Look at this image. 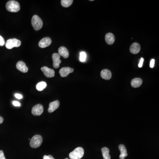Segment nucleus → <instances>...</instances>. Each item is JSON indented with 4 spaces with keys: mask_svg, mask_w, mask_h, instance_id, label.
Segmentation results:
<instances>
[{
    "mask_svg": "<svg viewBox=\"0 0 159 159\" xmlns=\"http://www.w3.org/2000/svg\"><path fill=\"white\" fill-rule=\"evenodd\" d=\"M6 8L8 11L12 12H16L20 11V7L19 2L16 1H9L6 5Z\"/></svg>",
    "mask_w": 159,
    "mask_h": 159,
    "instance_id": "obj_1",
    "label": "nucleus"
},
{
    "mask_svg": "<svg viewBox=\"0 0 159 159\" xmlns=\"http://www.w3.org/2000/svg\"><path fill=\"white\" fill-rule=\"evenodd\" d=\"M84 155V150L81 147H78L69 154L71 159H81Z\"/></svg>",
    "mask_w": 159,
    "mask_h": 159,
    "instance_id": "obj_2",
    "label": "nucleus"
},
{
    "mask_svg": "<svg viewBox=\"0 0 159 159\" xmlns=\"http://www.w3.org/2000/svg\"><path fill=\"white\" fill-rule=\"evenodd\" d=\"M43 142V138L39 135H35L30 140V145L32 148H37L41 146Z\"/></svg>",
    "mask_w": 159,
    "mask_h": 159,
    "instance_id": "obj_3",
    "label": "nucleus"
},
{
    "mask_svg": "<svg viewBox=\"0 0 159 159\" xmlns=\"http://www.w3.org/2000/svg\"><path fill=\"white\" fill-rule=\"evenodd\" d=\"M32 25L36 31L40 30L43 26V22L41 18L37 15H34L32 19Z\"/></svg>",
    "mask_w": 159,
    "mask_h": 159,
    "instance_id": "obj_4",
    "label": "nucleus"
},
{
    "mask_svg": "<svg viewBox=\"0 0 159 159\" xmlns=\"http://www.w3.org/2000/svg\"><path fill=\"white\" fill-rule=\"evenodd\" d=\"M21 41L16 39H9L6 42V48L8 49H12L14 47H18L21 45Z\"/></svg>",
    "mask_w": 159,
    "mask_h": 159,
    "instance_id": "obj_5",
    "label": "nucleus"
},
{
    "mask_svg": "<svg viewBox=\"0 0 159 159\" xmlns=\"http://www.w3.org/2000/svg\"><path fill=\"white\" fill-rule=\"evenodd\" d=\"M43 112V107L42 105L38 104L33 106L32 109V113L34 115L39 116Z\"/></svg>",
    "mask_w": 159,
    "mask_h": 159,
    "instance_id": "obj_6",
    "label": "nucleus"
},
{
    "mask_svg": "<svg viewBox=\"0 0 159 159\" xmlns=\"http://www.w3.org/2000/svg\"><path fill=\"white\" fill-rule=\"evenodd\" d=\"M60 57L58 53H54L52 56V58L53 61V66L55 68L57 69L60 66V64L61 63V60H60Z\"/></svg>",
    "mask_w": 159,
    "mask_h": 159,
    "instance_id": "obj_7",
    "label": "nucleus"
},
{
    "mask_svg": "<svg viewBox=\"0 0 159 159\" xmlns=\"http://www.w3.org/2000/svg\"><path fill=\"white\" fill-rule=\"evenodd\" d=\"M41 70L43 71L44 74L47 78H53L55 75V71L54 70L50 69L47 66H44L41 68Z\"/></svg>",
    "mask_w": 159,
    "mask_h": 159,
    "instance_id": "obj_8",
    "label": "nucleus"
},
{
    "mask_svg": "<svg viewBox=\"0 0 159 159\" xmlns=\"http://www.w3.org/2000/svg\"><path fill=\"white\" fill-rule=\"evenodd\" d=\"M51 39L49 37H45L43 38L39 43V47L42 48H44L49 47L51 43Z\"/></svg>",
    "mask_w": 159,
    "mask_h": 159,
    "instance_id": "obj_9",
    "label": "nucleus"
},
{
    "mask_svg": "<svg viewBox=\"0 0 159 159\" xmlns=\"http://www.w3.org/2000/svg\"><path fill=\"white\" fill-rule=\"evenodd\" d=\"M74 71V69L68 67H63L60 70L59 74L61 77L62 78H65V77H67L69 74L73 73Z\"/></svg>",
    "mask_w": 159,
    "mask_h": 159,
    "instance_id": "obj_10",
    "label": "nucleus"
},
{
    "mask_svg": "<svg viewBox=\"0 0 159 159\" xmlns=\"http://www.w3.org/2000/svg\"><path fill=\"white\" fill-rule=\"evenodd\" d=\"M16 68L18 70L20 71L22 73H27L28 70V67L26 66V64L24 62L22 61H19L16 64Z\"/></svg>",
    "mask_w": 159,
    "mask_h": 159,
    "instance_id": "obj_11",
    "label": "nucleus"
},
{
    "mask_svg": "<svg viewBox=\"0 0 159 159\" xmlns=\"http://www.w3.org/2000/svg\"><path fill=\"white\" fill-rule=\"evenodd\" d=\"M60 105V102L58 101H55L50 102L49 104V108L48 111L49 113H52L58 108Z\"/></svg>",
    "mask_w": 159,
    "mask_h": 159,
    "instance_id": "obj_12",
    "label": "nucleus"
},
{
    "mask_svg": "<svg viewBox=\"0 0 159 159\" xmlns=\"http://www.w3.org/2000/svg\"><path fill=\"white\" fill-rule=\"evenodd\" d=\"M129 50L130 52L133 54L136 55L138 54L141 50L140 45H139L138 43H133L130 46Z\"/></svg>",
    "mask_w": 159,
    "mask_h": 159,
    "instance_id": "obj_13",
    "label": "nucleus"
},
{
    "mask_svg": "<svg viewBox=\"0 0 159 159\" xmlns=\"http://www.w3.org/2000/svg\"><path fill=\"white\" fill-rule=\"evenodd\" d=\"M58 54L65 58H67L69 56V51L65 47H61L59 48Z\"/></svg>",
    "mask_w": 159,
    "mask_h": 159,
    "instance_id": "obj_14",
    "label": "nucleus"
},
{
    "mask_svg": "<svg viewBox=\"0 0 159 159\" xmlns=\"http://www.w3.org/2000/svg\"><path fill=\"white\" fill-rule=\"evenodd\" d=\"M101 75L102 78L106 80L110 79L112 76L111 72L109 70L106 69L103 70L101 72Z\"/></svg>",
    "mask_w": 159,
    "mask_h": 159,
    "instance_id": "obj_15",
    "label": "nucleus"
},
{
    "mask_svg": "<svg viewBox=\"0 0 159 159\" xmlns=\"http://www.w3.org/2000/svg\"><path fill=\"white\" fill-rule=\"evenodd\" d=\"M118 148L121 152L120 155L119 156V158L120 159H124L125 158L128 156L126 148L124 145H120L118 146Z\"/></svg>",
    "mask_w": 159,
    "mask_h": 159,
    "instance_id": "obj_16",
    "label": "nucleus"
},
{
    "mask_svg": "<svg viewBox=\"0 0 159 159\" xmlns=\"http://www.w3.org/2000/svg\"><path fill=\"white\" fill-rule=\"evenodd\" d=\"M105 40L108 44L112 45L115 41V37L112 33H107L105 35Z\"/></svg>",
    "mask_w": 159,
    "mask_h": 159,
    "instance_id": "obj_17",
    "label": "nucleus"
},
{
    "mask_svg": "<svg viewBox=\"0 0 159 159\" xmlns=\"http://www.w3.org/2000/svg\"><path fill=\"white\" fill-rule=\"evenodd\" d=\"M142 83V80L139 78L133 79L131 82V86L133 87L137 88L140 86Z\"/></svg>",
    "mask_w": 159,
    "mask_h": 159,
    "instance_id": "obj_18",
    "label": "nucleus"
},
{
    "mask_svg": "<svg viewBox=\"0 0 159 159\" xmlns=\"http://www.w3.org/2000/svg\"><path fill=\"white\" fill-rule=\"evenodd\" d=\"M102 153L104 159H110V155H109L110 150L106 147H103L101 149Z\"/></svg>",
    "mask_w": 159,
    "mask_h": 159,
    "instance_id": "obj_19",
    "label": "nucleus"
},
{
    "mask_svg": "<svg viewBox=\"0 0 159 159\" xmlns=\"http://www.w3.org/2000/svg\"><path fill=\"white\" fill-rule=\"evenodd\" d=\"M47 84L46 82L44 81H41L38 83L36 86V88L37 90L39 91H42L43 90L46 88L47 87Z\"/></svg>",
    "mask_w": 159,
    "mask_h": 159,
    "instance_id": "obj_20",
    "label": "nucleus"
},
{
    "mask_svg": "<svg viewBox=\"0 0 159 159\" xmlns=\"http://www.w3.org/2000/svg\"><path fill=\"white\" fill-rule=\"evenodd\" d=\"M61 2L63 7L67 8V7H70L72 4H73L74 1L73 0H62Z\"/></svg>",
    "mask_w": 159,
    "mask_h": 159,
    "instance_id": "obj_21",
    "label": "nucleus"
},
{
    "mask_svg": "<svg viewBox=\"0 0 159 159\" xmlns=\"http://www.w3.org/2000/svg\"><path fill=\"white\" fill-rule=\"evenodd\" d=\"M87 55L85 52H81L80 54V61H81L82 62H85L86 60Z\"/></svg>",
    "mask_w": 159,
    "mask_h": 159,
    "instance_id": "obj_22",
    "label": "nucleus"
},
{
    "mask_svg": "<svg viewBox=\"0 0 159 159\" xmlns=\"http://www.w3.org/2000/svg\"><path fill=\"white\" fill-rule=\"evenodd\" d=\"M5 43V42L4 38L1 36L0 35V46H4Z\"/></svg>",
    "mask_w": 159,
    "mask_h": 159,
    "instance_id": "obj_23",
    "label": "nucleus"
},
{
    "mask_svg": "<svg viewBox=\"0 0 159 159\" xmlns=\"http://www.w3.org/2000/svg\"><path fill=\"white\" fill-rule=\"evenodd\" d=\"M0 159H6L2 150H0Z\"/></svg>",
    "mask_w": 159,
    "mask_h": 159,
    "instance_id": "obj_24",
    "label": "nucleus"
},
{
    "mask_svg": "<svg viewBox=\"0 0 159 159\" xmlns=\"http://www.w3.org/2000/svg\"><path fill=\"white\" fill-rule=\"evenodd\" d=\"M43 159H55V158L53 157V156H52L51 155H48V156H47V155H45L43 157Z\"/></svg>",
    "mask_w": 159,
    "mask_h": 159,
    "instance_id": "obj_25",
    "label": "nucleus"
},
{
    "mask_svg": "<svg viewBox=\"0 0 159 159\" xmlns=\"http://www.w3.org/2000/svg\"><path fill=\"white\" fill-rule=\"evenodd\" d=\"M154 64H155V60L154 59H152L151 60L150 62V67L151 68H153L154 66Z\"/></svg>",
    "mask_w": 159,
    "mask_h": 159,
    "instance_id": "obj_26",
    "label": "nucleus"
},
{
    "mask_svg": "<svg viewBox=\"0 0 159 159\" xmlns=\"http://www.w3.org/2000/svg\"><path fill=\"white\" fill-rule=\"evenodd\" d=\"M12 104H13V105L15 106H20V102H19L17 101H14L12 102Z\"/></svg>",
    "mask_w": 159,
    "mask_h": 159,
    "instance_id": "obj_27",
    "label": "nucleus"
},
{
    "mask_svg": "<svg viewBox=\"0 0 159 159\" xmlns=\"http://www.w3.org/2000/svg\"><path fill=\"white\" fill-rule=\"evenodd\" d=\"M15 97L16 98L18 99H20L23 98V96L22 95L20 94L16 93L15 94Z\"/></svg>",
    "mask_w": 159,
    "mask_h": 159,
    "instance_id": "obj_28",
    "label": "nucleus"
},
{
    "mask_svg": "<svg viewBox=\"0 0 159 159\" xmlns=\"http://www.w3.org/2000/svg\"><path fill=\"white\" fill-rule=\"evenodd\" d=\"M144 58H141L140 61L139 62V64H138V67L139 68L142 67V65H143V62H144Z\"/></svg>",
    "mask_w": 159,
    "mask_h": 159,
    "instance_id": "obj_29",
    "label": "nucleus"
},
{
    "mask_svg": "<svg viewBox=\"0 0 159 159\" xmlns=\"http://www.w3.org/2000/svg\"><path fill=\"white\" fill-rule=\"evenodd\" d=\"M4 121V118L0 116V124H1Z\"/></svg>",
    "mask_w": 159,
    "mask_h": 159,
    "instance_id": "obj_30",
    "label": "nucleus"
},
{
    "mask_svg": "<svg viewBox=\"0 0 159 159\" xmlns=\"http://www.w3.org/2000/svg\"><path fill=\"white\" fill-rule=\"evenodd\" d=\"M68 159V158H66V159Z\"/></svg>",
    "mask_w": 159,
    "mask_h": 159,
    "instance_id": "obj_31",
    "label": "nucleus"
}]
</instances>
